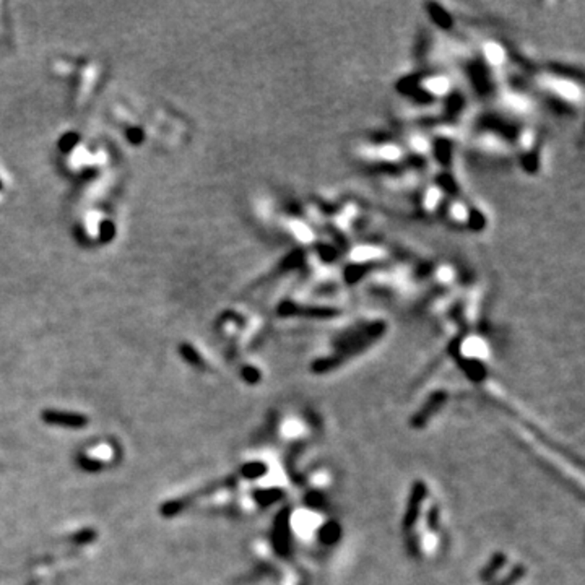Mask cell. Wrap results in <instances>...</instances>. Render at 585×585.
Wrapping results in <instances>:
<instances>
[]
</instances>
